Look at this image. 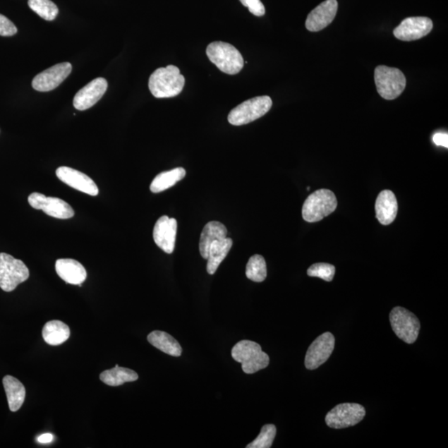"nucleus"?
Listing matches in <instances>:
<instances>
[{
	"instance_id": "obj_1",
	"label": "nucleus",
	"mask_w": 448,
	"mask_h": 448,
	"mask_svg": "<svg viewBox=\"0 0 448 448\" xmlns=\"http://www.w3.org/2000/svg\"><path fill=\"white\" fill-rule=\"evenodd\" d=\"M185 84V77L173 65L155 70L149 79L150 91L157 98L176 97L183 91Z\"/></svg>"
},
{
	"instance_id": "obj_2",
	"label": "nucleus",
	"mask_w": 448,
	"mask_h": 448,
	"mask_svg": "<svg viewBox=\"0 0 448 448\" xmlns=\"http://www.w3.org/2000/svg\"><path fill=\"white\" fill-rule=\"evenodd\" d=\"M206 54L211 62L226 74H238L243 68L242 54L228 42H211L207 47Z\"/></svg>"
},
{
	"instance_id": "obj_3",
	"label": "nucleus",
	"mask_w": 448,
	"mask_h": 448,
	"mask_svg": "<svg viewBox=\"0 0 448 448\" xmlns=\"http://www.w3.org/2000/svg\"><path fill=\"white\" fill-rule=\"evenodd\" d=\"M234 360L242 364L245 374H254L265 369L270 362L267 353L263 352L259 344L251 341H241L232 349Z\"/></svg>"
},
{
	"instance_id": "obj_4",
	"label": "nucleus",
	"mask_w": 448,
	"mask_h": 448,
	"mask_svg": "<svg viewBox=\"0 0 448 448\" xmlns=\"http://www.w3.org/2000/svg\"><path fill=\"white\" fill-rule=\"evenodd\" d=\"M334 193L329 190H319L311 193L303 207V217L308 223H315L333 213L337 207Z\"/></svg>"
},
{
	"instance_id": "obj_5",
	"label": "nucleus",
	"mask_w": 448,
	"mask_h": 448,
	"mask_svg": "<svg viewBox=\"0 0 448 448\" xmlns=\"http://www.w3.org/2000/svg\"><path fill=\"white\" fill-rule=\"evenodd\" d=\"M270 97L262 96L249 99L230 111L228 120L231 125L243 126L259 119L271 110Z\"/></svg>"
},
{
	"instance_id": "obj_6",
	"label": "nucleus",
	"mask_w": 448,
	"mask_h": 448,
	"mask_svg": "<svg viewBox=\"0 0 448 448\" xmlns=\"http://www.w3.org/2000/svg\"><path fill=\"white\" fill-rule=\"evenodd\" d=\"M377 92L386 100H394L406 87V78L398 68L379 66L375 71Z\"/></svg>"
},
{
	"instance_id": "obj_7",
	"label": "nucleus",
	"mask_w": 448,
	"mask_h": 448,
	"mask_svg": "<svg viewBox=\"0 0 448 448\" xmlns=\"http://www.w3.org/2000/svg\"><path fill=\"white\" fill-rule=\"evenodd\" d=\"M30 277V270L20 259L9 254L0 253V289L13 291L20 283Z\"/></svg>"
},
{
	"instance_id": "obj_8",
	"label": "nucleus",
	"mask_w": 448,
	"mask_h": 448,
	"mask_svg": "<svg viewBox=\"0 0 448 448\" xmlns=\"http://www.w3.org/2000/svg\"><path fill=\"white\" fill-rule=\"evenodd\" d=\"M389 320L393 331L399 339L409 345L417 341L420 322L416 315L397 306L391 310Z\"/></svg>"
},
{
	"instance_id": "obj_9",
	"label": "nucleus",
	"mask_w": 448,
	"mask_h": 448,
	"mask_svg": "<svg viewBox=\"0 0 448 448\" xmlns=\"http://www.w3.org/2000/svg\"><path fill=\"white\" fill-rule=\"evenodd\" d=\"M365 409L358 404H341L337 405L325 416L328 427L341 429L356 425L365 417Z\"/></svg>"
},
{
	"instance_id": "obj_10",
	"label": "nucleus",
	"mask_w": 448,
	"mask_h": 448,
	"mask_svg": "<svg viewBox=\"0 0 448 448\" xmlns=\"http://www.w3.org/2000/svg\"><path fill=\"white\" fill-rule=\"evenodd\" d=\"M32 207L42 210L46 214L59 219H68L74 216V210L67 202L55 197H46L42 193H32L28 196Z\"/></svg>"
},
{
	"instance_id": "obj_11",
	"label": "nucleus",
	"mask_w": 448,
	"mask_h": 448,
	"mask_svg": "<svg viewBox=\"0 0 448 448\" xmlns=\"http://www.w3.org/2000/svg\"><path fill=\"white\" fill-rule=\"evenodd\" d=\"M336 344L332 333L325 332L311 344L305 358V365L310 370H317L331 357Z\"/></svg>"
},
{
	"instance_id": "obj_12",
	"label": "nucleus",
	"mask_w": 448,
	"mask_h": 448,
	"mask_svg": "<svg viewBox=\"0 0 448 448\" xmlns=\"http://www.w3.org/2000/svg\"><path fill=\"white\" fill-rule=\"evenodd\" d=\"M72 69V65L69 63L54 65V67L37 74L32 79V86L37 92L53 91L69 76Z\"/></svg>"
},
{
	"instance_id": "obj_13",
	"label": "nucleus",
	"mask_w": 448,
	"mask_h": 448,
	"mask_svg": "<svg viewBox=\"0 0 448 448\" xmlns=\"http://www.w3.org/2000/svg\"><path fill=\"white\" fill-rule=\"evenodd\" d=\"M432 21L427 17H410L400 23L394 30V35L402 41H414L422 39L430 32Z\"/></svg>"
},
{
	"instance_id": "obj_14",
	"label": "nucleus",
	"mask_w": 448,
	"mask_h": 448,
	"mask_svg": "<svg viewBox=\"0 0 448 448\" xmlns=\"http://www.w3.org/2000/svg\"><path fill=\"white\" fill-rule=\"evenodd\" d=\"M178 224L176 219L162 216L157 222L153 231L155 244L164 253L171 254L176 247Z\"/></svg>"
},
{
	"instance_id": "obj_15",
	"label": "nucleus",
	"mask_w": 448,
	"mask_h": 448,
	"mask_svg": "<svg viewBox=\"0 0 448 448\" xmlns=\"http://www.w3.org/2000/svg\"><path fill=\"white\" fill-rule=\"evenodd\" d=\"M108 83L103 78L94 79L80 90L73 99V106L78 111H86L101 100L107 92Z\"/></svg>"
},
{
	"instance_id": "obj_16",
	"label": "nucleus",
	"mask_w": 448,
	"mask_h": 448,
	"mask_svg": "<svg viewBox=\"0 0 448 448\" xmlns=\"http://www.w3.org/2000/svg\"><path fill=\"white\" fill-rule=\"evenodd\" d=\"M56 176L70 187L91 196H97L99 193L96 183L91 178L82 172L70 167H59L56 171Z\"/></svg>"
},
{
	"instance_id": "obj_17",
	"label": "nucleus",
	"mask_w": 448,
	"mask_h": 448,
	"mask_svg": "<svg viewBox=\"0 0 448 448\" xmlns=\"http://www.w3.org/2000/svg\"><path fill=\"white\" fill-rule=\"evenodd\" d=\"M337 0H327L309 13L305 28L310 32H319L332 23L337 16Z\"/></svg>"
},
{
	"instance_id": "obj_18",
	"label": "nucleus",
	"mask_w": 448,
	"mask_h": 448,
	"mask_svg": "<svg viewBox=\"0 0 448 448\" xmlns=\"http://www.w3.org/2000/svg\"><path fill=\"white\" fill-rule=\"evenodd\" d=\"M56 272L68 284L82 286L87 279L86 269L74 259H59L55 264Z\"/></svg>"
},
{
	"instance_id": "obj_19",
	"label": "nucleus",
	"mask_w": 448,
	"mask_h": 448,
	"mask_svg": "<svg viewBox=\"0 0 448 448\" xmlns=\"http://www.w3.org/2000/svg\"><path fill=\"white\" fill-rule=\"evenodd\" d=\"M376 218L383 225L393 223L398 213V201L392 191H382L375 202Z\"/></svg>"
},
{
	"instance_id": "obj_20",
	"label": "nucleus",
	"mask_w": 448,
	"mask_h": 448,
	"mask_svg": "<svg viewBox=\"0 0 448 448\" xmlns=\"http://www.w3.org/2000/svg\"><path fill=\"white\" fill-rule=\"evenodd\" d=\"M228 230L219 222L212 221L207 223L202 231L200 241V252L204 259H207L211 244L217 240L227 238Z\"/></svg>"
},
{
	"instance_id": "obj_21",
	"label": "nucleus",
	"mask_w": 448,
	"mask_h": 448,
	"mask_svg": "<svg viewBox=\"0 0 448 448\" xmlns=\"http://www.w3.org/2000/svg\"><path fill=\"white\" fill-rule=\"evenodd\" d=\"M4 390L7 395L9 409L17 412L22 407L25 400L26 390L20 380L11 375L3 379Z\"/></svg>"
},
{
	"instance_id": "obj_22",
	"label": "nucleus",
	"mask_w": 448,
	"mask_h": 448,
	"mask_svg": "<svg viewBox=\"0 0 448 448\" xmlns=\"http://www.w3.org/2000/svg\"><path fill=\"white\" fill-rule=\"evenodd\" d=\"M233 246V240L226 238L217 240L211 244L209 257H207V272L210 275L214 274L226 257H227L231 248Z\"/></svg>"
},
{
	"instance_id": "obj_23",
	"label": "nucleus",
	"mask_w": 448,
	"mask_h": 448,
	"mask_svg": "<svg viewBox=\"0 0 448 448\" xmlns=\"http://www.w3.org/2000/svg\"><path fill=\"white\" fill-rule=\"evenodd\" d=\"M42 334L47 344L55 346L67 341L71 332L68 325L61 320H51L45 324Z\"/></svg>"
},
{
	"instance_id": "obj_24",
	"label": "nucleus",
	"mask_w": 448,
	"mask_h": 448,
	"mask_svg": "<svg viewBox=\"0 0 448 448\" xmlns=\"http://www.w3.org/2000/svg\"><path fill=\"white\" fill-rule=\"evenodd\" d=\"M148 341L167 355L179 357L182 353V348L179 343L171 334L159 331L150 333L147 337Z\"/></svg>"
},
{
	"instance_id": "obj_25",
	"label": "nucleus",
	"mask_w": 448,
	"mask_h": 448,
	"mask_svg": "<svg viewBox=\"0 0 448 448\" xmlns=\"http://www.w3.org/2000/svg\"><path fill=\"white\" fill-rule=\"evenodd\" d=\"M138 379V373L117 365L113 369L103 371L100 375V380L103 383L112 387L120 386L127 382H134Z\"/></svg>"
},
{
	"instance_id": "obj_26",
	"label": "nucleus",
	"mask_w": 448,
	"mask_h": 448,
	"mask_svg": "<svg viewBox=\"0 0 448 448\" xmlns=\"http://www.w3.org/2000/svg\"><path fill=\"white\" fill-rule=\"evenodd\" d=\"M186 176V169L181 167L160 173L154 178L150 187V190L155 193L167 190L168 188L176 186V183L182 181Z\"/></svg>"
},
{
	"instance_id": "obj_27",
	"label": "nucleus",
	"mask_w": 448,
	"mask_h": 448,
	"mask_svg": "<svg viewBox=\"0 0 448 448\" xmlns=\"http://www.w3.org/2000/svg\"><path fill=\"white\" fill-rule=\"evenodd\" d=\"M267 275L265 259L261 255H253L249 258L246 267V276L249 280L262 282Z\"/></svg>"
},
{
	"instance_id": "obj_28",
	"label": "nucleus",
	"mask_w": 448,
	"mask_h": 448,
	"mask_svg": "<svg viewBox=\"0 0 448 448\" xmlns=\"http://www.w3.org/2000/svg\"><path fill=\"white\" fill-rule=\"evenodd\" d=\"M28 6L45 20L53 21L59 14V8L51 0H28Z\"/></svg>"
},
{
	"instance_id": "obj_29",
	"label": "nucleus",
	"mask_w": 448,
	"mask_h": 448,
	"mask_svg": "<svg viewBox=\"0 0 448 448\" xmlns=\"http://www.w3.org/2000/svg\"><path fill=\"white\" fill-rule=\"evenodd\" d=\"M277 435V428L273 424H267L262 428L260 435L255 440L249 443L247 448H269L272 446Z\"/></svg>"
},
{
	"instance_id": "obj_30",
	"label": "nucleus",
	"mask_w": 448,
	"mask_h": 448,
	"mask_svg": "<svg viewBox=\"0 0 448 448\" xmlns=\"http://www.w3.org/2000/svg\"><path fill=\"white\" fill-rule=\"evenodd\" d=\"M334 274H336V267L329 263H315L308 270V276L319 277L327 281H332Z\"/></svg>"
},
{
	"instance_id": "obj_31",
	"label": "nucleus",
	"mask_w": 448,
	"mask_h": 448,
	"mask_svg": "<svg viewBox=\"0 0 448 448\" xmlns=\"http://www.w3.org/2000/svg\"><path fill=\"white\" fill-rule=\"evenodd\" d=\"M240 2L243 6L248 8L250 13H252L253 16L261 17L266 13L265 7L261 0H240Z\"/></svg>"
},
{
	"instance_id": "obj_32",
	"label": "nucleus",
	"mask_w": 448,
	"mask_h": 448,
	"mask_svg": "<svg viewBox=\"0 0 448 448\" xmlns=\"http://www.w3.org/2000/svg\"><path fill=\"white\" fill-rule=\"evenodd\" d=\"M17 32L16 26L8 18L0 14V35L4 37L13 36L16 35Z\"/></svg>"
},
{
	"instance_id": "obj_33",
	"label": "nucleus",
	"mask_w": 448,
	"mask_h": 448,
	"mask_svg": "<svg viewBox=\"0 0 448 448\" xmlns=\"http://www.w3.org/2000/svg\"><path fill=\"white\" fill-rule=\"evenodd\" d=\"M432 140L437 145L448 147V135L447 133H437L433 135Z\"/></svg>"
},
{
	"instance_id": "obj_34",
	"label": "nucleus",
	"mask_w": 448,
	"mask_h": 448,
	"mask_svg": "<svg viewBox=\"0 0 448 448\" xmlns=\"http://www.w3.org/2000/svg\"><path fill=\"white\" fill-rule=\"evenodd\" d=\"M37 442L42 443V444H46V443H50L54 440L53 435L51 433H44V435H42L39 437H37Z\"/></svg>"
}]
</instances>
